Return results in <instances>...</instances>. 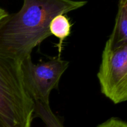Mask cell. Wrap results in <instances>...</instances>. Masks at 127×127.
Masks as SVG:
<instances>
[{
  "instance_id": "6da1fadb",
  "label": "cell",
  "mask_w": 127,
  "mask_h": 127,
  "mask_svg": "<svg viewBox=\"0 0 127 127\" xmlns=\"http://www.w3.org/2000/svg\"><path fill=\"white\" fill-rule=\"evenodd\" d=\"M83 0H22L17 12L0 20V55L20 61L51 35V21L85 6Z\"/></svg>"
},
{
  "instance_id": "7a4b0ae2",
  "label": "cell",
  "mask_w": 127,
  "mask_h": 127,
  "mask_svg": "<svg viewBox=\"0 0 127 127\" xmlns=\"http://www.w3.org/2000/svg\"><path fill=\"white\" fill-rule=\"evenodd\" d=\"M35 109L21 61L0 55V127H31Z\"/></svg>"
},
{
  "instance_id": "3957f363",
  "label": "cell",
  "mask_w": 127,
  "mask_h": 127,
  "mask_svg": "<svg viewBox=\"0 0 127 127\" xmlns=\"http://www.w3.org/2000/svg\"><path fill=\"white\" fill-rule=\"evenodd\" d=\"M101 93L114 104L127 101V43L105 45L97 73Z\"/></svg>"
},
{
  "instance_id": "277c9868",
  "label": "cell",
  "mask_w": 127,
  "mask_h": 127,
  "mask_svg": "<svg viewBox=\"0 0 127 127\" xmlns=\"http://www.w3.org/2000/svg\"><path fill=\"white\" fill-rule=\"evenodd\" d=\"M68 66V62L60 57L37 64L33 63L31 56L21 61L25 84L34 101L50 103L51 92L58 88Z\"/></svg>"
},
{
  "instance_id": "5b68a950",
  "label": "cell",
  "mask_w": 127,
  "mask_h": 127,
  "mask_svg": "<svg viewBox=\"0 0 127 127\" xmlns=\"http://www.w3.org/2000/svg\"><path fill=\"white\" fill-rule=\"evenodd\" d=\"M127 43V0H119L112 32L105 45L110 48Z\"/></svg>"
},
{
  "instance_id": "8992f818",
  "label": "cell",
  "mask_w": 127,
  "mask_h": 127,
  "mask_svg": "<svg viewBox=\"0 0 127 127\" xmlns=\"http://www.w3.org/2000/svg\"><path fill=\"white\" fill-rule=\"evenodd\" d=\"M72 24L65 14H59L51 21L49 26L51 35H54L59 40L58 44V57H60L63 42L71 33Z\"/></svg>"
},
{
  "instance_id": "52a82bcc",
  "label": "cell",
  "mask_w": 127,
  "mask_h": 127,
  "mask_svg": "<svg viewBox=\"0 0 127 127\" xmlns=\"http://www.w3.org/2000/svg\"><path fill=\"white\" fill-rule=\"evenodd\" d=\"M35 114L40 118L45 127H64L58 117L53 113L50 103L35 101Z\"/></svg>"
},
{
  "instance_id": "ba28073f",
  "label": "cell",
  "mask_w": 127,
  "mask_h": 127,
  "mask_svg": "<svg viewBox=\"0 0 127 127\" xmlns=\"http://www.w3.org/2000/svg\"><path fill=\"white\" fill-rule=\"evenodd\" d=\"M97 127H127V122L117 119L110 118Z\"/></svg>"
},
{
  "instance_id": "9c48e42d",
  "label": "cell",
  "mask_w": 127,
  "mask_h": 127,
  "mask_svg": "<svg viewBox=\"0 0 127 127\" xmlns=\"http://www.w3.org/2000/svg\"><path fill=\"white\" fill-rule=\"evenodd\" d=\"M7 12L5 11L4 9H2V7H0V20L2 19L4 17L6 16L7 14Z\"/></svg>"
}]
</instances>
